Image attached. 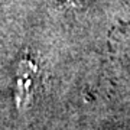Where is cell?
Here are the masks:
<instances>
[{
  "instance_id": "cell-1",
  "label": "cell",
  "mask_w": 130,
  "mask_h": 130,
  "mask_svg": "<svg viewBox=\"0 0 130 130\" xmlns=\"http://www.w3.org/2000/svg\"><path fill=\"white\" fill-rule=\"evenodd\" d=\"M39 77H41V71L35 59H32L30 56L20 59L19 65L16 67L13 85L14 104L19 111H23L30 106L36 93Z\"/></svg>"
},
{
  "instance_id": "cell-2",
  "label": "cell",
  "mask_w": 130,
  "mask_h": 130,
  "mask_svg": "<svg viewBox=\"0 0 130 130\" xmlns=\"http://www.w3.org/2000/svg\"><path fill=\"white\" fill-rule=\"evenodd\" d=\"M61 2H64L65 5H75L78 0H61Z\"/></svg>"
}]
</instances>
